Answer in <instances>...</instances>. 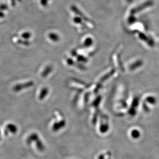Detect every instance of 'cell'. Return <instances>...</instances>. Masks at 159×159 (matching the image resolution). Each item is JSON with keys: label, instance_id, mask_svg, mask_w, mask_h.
Returning a JSON list of instances; mask_svg holds the SVG:
<instances>
[{"label": "cell", "instance_id": "cell-1", "mask_svg": "<svg viewBox=\"0 0 159 159\" xmlns=\"http://www.w3.org/2000/svg\"><path fill=\"white\" fill-rule=\"evenodd\" d=\"M33 84V83L32 81H29V82H27V83H22V84H18V85H16L13 87V90L15 92H19L23 89L31 87Z\"/></svg>", "mask_w": 159, "mask_h": 159}, {"label": "cell", "instance_id": "cell-4", "mask_svg": "<svg viewBox=\"0 0 159 159\" xmlns=\"http://www.w3.org/2000/svg\"><path fill=\"white\" fill-rule=\"evenodd\" d=\"M7 9V6L6 4H1L0 5V10L1 11H5Z\"/></svg>", "mask_w": 159, "mask_h": 159}, {"label": "cell", "instance_id": "cell-5", "mask_svg": "<svg viewBox=\"0 0 159 159\" xmlns=\"http://www.w3.org/2000/svg\"><path fill=\"white\" fill-rule=\"evenodd\" d=\"M18 42L19 43H20V44H24V45H25V44L27 45V44L29 43L28 42H27V41H23L22 40H19L18 41Z\"/></svg>", "mask_w": 159, "mask_h": 159}, {"label": "cell", "instance_id": "cell-3", "mask_svg": "<svg viewBox=\"0 0 159 159\" xmlns=\"http://www.w3.org/2000/svg\"><path fill=\"white\" fill-rule=\"evenodd\" d=\"M22 37L25 39H27L31 37V34L29 32H25L22 34Z\"/></svg>", "mask_w": 159, "mask_h": 159}, {"label": "cell", "instance_id": "cell-2", "mask_svg": "<svg viewBox=\"0 0 159 159\" xmlns=\"http://www.w3.org/2000/svg\"><path fill=\"white\" fill-rule=\"evenodd\" d=\"M6 128L11 132L13 133H15L17 132V128L16 127V126H15L13 124H8Z\"/></svg>", "mask_w": 159, "mask_h": 159}, {"label": "cell", "instance_id": "cell-6", "mask_svg": "<svg viewBox=\"0 0 159 159\" xmlns=\"http://www.w3.org/2000/svg\"><path fill=\"white\" fill-rule=\"evenodd\" d=\"M4 17V13L2 11H0V18H3Z\"/></svg>", "mask_w": 159, "mask_h": 159}]
</instances>
